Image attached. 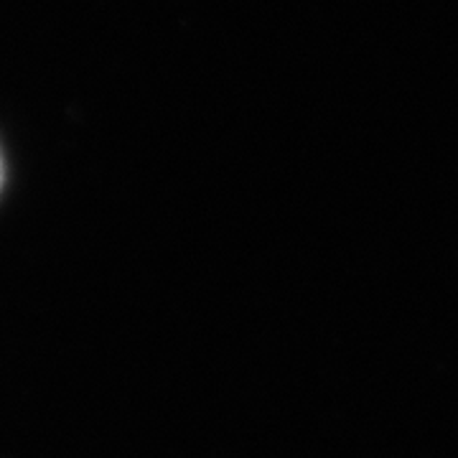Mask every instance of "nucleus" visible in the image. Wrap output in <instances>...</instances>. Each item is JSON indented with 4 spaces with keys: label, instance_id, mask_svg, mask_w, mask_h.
Listing matches in <instances>:
<instances>
[{
    "label": "nucleus",
    "instance_id": "f257e3e1",
    "mask_svg": "<svg viewBox=\"0 0 458 458\" xmlns=\"http://www.w3.org/2000/svg\"><path fill=\"white\" fill-rule=\"evenodd\" d=\"M0 189H3V156H0Z\"/></svg>",
    "mask_w": 458,
    "mask_h": 458
}]
</instances>
